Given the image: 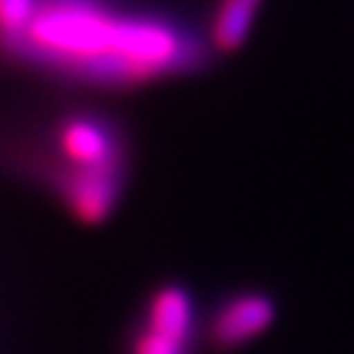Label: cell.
<instances>
[{
	"instance_id": "6da1fadb",
	"label": "cell",
	"mask_w": 354,
	"mask_h": 354,
	"mask_svg": "<svg viewBox=\"0 0 354 354\" xmlns=\"http://www.w3.org/2000/svg\"><path fill=\"white\" fill-rule=\"evenodd\" d=\"M12 53L86 84L140 86L198 70L207 45L159 12L112 0H39Z\"/></svg>"
},
{
	"instance_id": "7a4b0ae2",
	"label": "cell",
	"mask_w": 354,
	"mask_h": 354,
	"mask_svg": "<svg viewBox=\"0 0 354 354\" xmlns=\"http://www.w3.org/2000/svg\"><path fill=\"white\" fill-rule=\"evenodd\" d=\"M204 313L182 282H159L137 307L120 354H201Z\"/></svg>"
},
{
	"instance_id": "3957f363",
	"label": "cell",
	"mask_w": 354,
	"mask_h": 354,
	"mask_svg": "<svg viewBox=\"0 0 354 354\" xmlns=\"http://www.w3.org/2000/svg\"><path fill=\"white\" fill-rule=\"evenodd\" d=\"M279 315L277 299L262 288H237L223 293L204 313V348L234 354L259 340Z\"/></svg>"
},
{
	"instance_id": "277c9868",
	"label": "cell",
	"mask_w": 354,
	"mask_h": 354,
	"mask_svg": "<svg viewBox=\"0 0 354 354\" xmlns=\"http://www.w3.org/2000/svg\"><path fill=\"white\" fill-rule=\"evenodd\" d=\"M62 167L81 173H126V142L118 129L98 115H67L56 126Z\"/></svg>"
},
{
	"instance_id": "5b68a950",
	"label": "cell",
	"mask_w": 354,
	"mask_h": 354,
	"mask_svg": "<svg viewBox=\"0 0 354 354\" xmlns=\"http://www.w3.org/2000/svg\"><path fill=\"white\" fill-rule=\"evenodd\" d=\"M262 0H218L209 20V48L232 53L248 39Z\"/></svg>"
},
{
	"instance_id": "8992f818",
	"label": "cell",
	"mask_w": 354,
	"mask_h": 354,
	"mask_svg": "<svg viewBox=\"0 0 354 354\" xmlns=\"http://www.w3.org/2000/svg\"><path fill=\"white\" fill-rule=\"evenodd\" d=\"M39 0H0V48L12 50L34 20Z\"/></svg>"
}]
</instances>
